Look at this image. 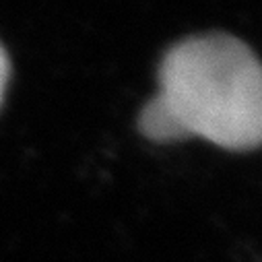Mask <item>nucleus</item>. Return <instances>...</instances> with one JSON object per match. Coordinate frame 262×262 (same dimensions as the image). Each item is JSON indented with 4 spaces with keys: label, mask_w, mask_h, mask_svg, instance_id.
<instances>
[{
    "label": "nucleus",
    "mask_w": 262,
    "mask_h": 262,
    "mask_svg": "<svg viewBox=\"0 0 262 262\" xmlns=\"http://www.w3.org/2000/svg\"><path fill=\"white\" fill-rule=\"evenodd\" d=\"M9 77H11V62H9L7 50L3 48V43H0V105H3V99H5Z\"/></svg>",
    "instance_id": "2"
},
{
    "label": "nucleus",
    "mask_w": 262,
    "mask_h": 262,
    "mask_svg": "<svg viewBox=\"0 0 262 262\" xmlns=\"http://www.w3.org/2000/svg\"><path fill=\"white\" fill-rule=\"evenodd\" d=\"M153 143L205 139L229 151L262 145V62L229 33L176 43L159 69V93L139 116Z\"/></svg>",
    "instance_id": "1"
}]
</instances>
